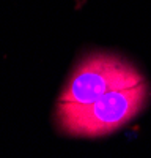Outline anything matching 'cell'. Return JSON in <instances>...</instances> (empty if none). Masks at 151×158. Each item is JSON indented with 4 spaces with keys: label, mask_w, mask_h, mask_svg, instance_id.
<instances>
[{
    "label": "cell",
    "mask_w": 151,
    "mask_h": 158,
    "mask_svg": "<svg viewBox=\"0 0 151 158\" xmlns=\"http://www.w3.org/2000/svg\"><path fill=\"white\" fill-rule=\"evenodd\" d=\"M151 97L149 84L113 90L88 104L57 103L55 120L61 133L76 138H101L120 130L140 114Z\"/></svg>",
    "instance_id": "cell-1"
},
{
    "label": "cell",
    "mask_w": 151,
    "mask_h": 158,
    "mask_svg": "<svg viewBox=\"0 0 151 158\" xmlns=\"http://www.w3.org/2000/svg\"><path fill=\"white\" fill-rule=\"evenodd\" d=\"M145 81L143 74L128 59L112 52H91L72 70L58 103L88 104L109 92L134 87Z\"/></svg>",
    "instance_id": "cell-2"
}]
</instances>
